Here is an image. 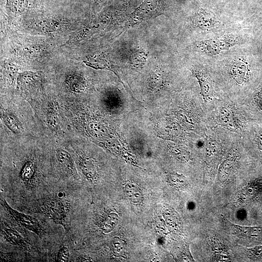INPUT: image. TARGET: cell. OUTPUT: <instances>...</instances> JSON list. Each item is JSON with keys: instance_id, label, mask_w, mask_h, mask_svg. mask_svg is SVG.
Wrapping results in <instances>:
<instances>
[{"instance_id": "cell-3", "label": "cell", "mask_w": 262, "mask_h": 262, "mask_svg": "<svg viewBox=\"0 0 262 262\" xmlns=\"http://www.w3.org/2000/svg\"><path fill=\"white\" fill-rule=\"evenodd\" d=\"M0 141H16L41 135L30 103L25 98L1 97Z\"/></svg>"}, {"instance_id": "cell-16", "label": "cell", "mask_w": 262, "mask_h": 262, "mask_svg": "<svg viewBox=\"0 0 262 262\" xmlns=\"http://www.w3.org/2000/svg\"><path fill=\"white\" fill-rule=\"evenodd\" d=\"M119 221L118 215L115 213H107L103 216L100 229L103 233H108L116 227Z\"/></svg>"}, {"instance_id": "cell-14", "label": "cell", "mask_w": 262, "mask_h": 262, "mask_svg": "<svg viewBox=\"0 0 262 262\" xmlns=\"http://www.w3.org/2000/svg\"><path fill=\"white\" fill-rule=\"evenodd\" d=\"M211 244L214 252L215 258L217 261L227 262L230 260L225 246L217 238L212 237Z\"/></svg>"}, {"instance_id": "cell-2", "label": "cell", "mask_w": 262, "mask_h": 262, "mask_svg": "<svg viewBox=\"0 0 262 262\" xmlns=\"http://www.w3.org/2000/svg\"><path fill=\"white\" fill-rule=\"evenodd\" d=\"M80 184L57 181L20 211L40 215L63 228L70 238L78 225V190Z\"/></svg>"}, {"instance_id": "cell-19", "label": "cell", "mask_w": 262, "mask_h": 262, "mask_svg": "<svg viewBox=\"0 0 262 262\" xmlns=\"http://www.w3.org/2000/svg\"><path fill=\"white\" fill-rule=\"evenodd\" d=\"M168 180L170 184L177 188H182L186 186L188 181L182 175L178 173H170L168 176Z\"/></svg>"}, {"instance_id": "cell-1", "label": "cell", "mask_w": 262, "mask_h": 262, "mask_svg": "<svg viewBox=\"0 0 262 262\" xmlns=\"http://www.w3.org/2000/svg\"><path fill=\"white\" fill-rule=\"evenodd\" d=\"M50 139L43 135L0 141V196L21 210L58 181L50 154Z\"/></svg>"}, {"instance_id": "cell-22", "label": "cell", "mask_w": 262, "mask_h": 262, "mask_svg": "<svg viewBox=\"0 0 262 262\" xmlns=\"http://www.w3.org/2000/svg\"><path fill=\"white\" fill-rule=\"evenodd\" d=\"M248 255L256 259H262V246H256L247 249Z\"/></svg>"}, {"instance_id": "cell-6", "label": "cell", "mask_w": 262, "mask_h": 262, "mask_svg": "<svg viewBox=\"0 0 262 262\" xmlns=\"http://www.w3.org/2000/svg\"><path fill=\"white\" fill-rule=\"evenodd\" d=\"M240 44V41L238 37L233 34H228L198 42L197 47L201 51L209 55H214Z\"/></svg>"}, {"instance_id": "cell-4", "label": "cell", "mask_w": 262, "mask_h": 262, "mask_svg": "<svg viewBox=\"0 0 262 262\" xmlns=\"http://www.w3.org/2000/svg\"><path fill=\"white\" fill-rule=\"evenodd\" d=\"M0 245L14 248V252L22 255L28 261L48 256L47 249L32 239L28 230L22 228L0 212Z\"/></svg>"}, {"instance_id": "cell-9", "label": "cell", "mask_w": 262, "mask_h": 262, "mask_svg": "<svg viewBox=\"0 0 262 262\" xmlns=\"http://www.w3.org/2000/svg\"><path fill=\"white\" fill-rule=\"evenodd\" d=\"M159 0H145L132 13L131 22L149 17L159 12L160 9Z\"/></svg>"}, {"instance_id": "cell-15", "label": "cell", "mask_w": 262, "mask_h": 262, "mask_svg": "<svg viewBox=\"0 0 262 262\" xmlns=\"http://www.w3.org/2000/svg\"><path fill=\"white\" fill-rule=\"evenodd\" d=\"M252 111L262 122V83L254 91L251 98Z\"/></svg>"}, {"instance_id": "cell-8", "label": "cell", "mask_w": 262, "mask_h": 262, "mask_svg": "<svg viewBox=\"0 0 262 262\" xmlns=\"http://www.w3.org/2000/svg\"><path fill=\"white\" fill-rule=\"evenodd\" d=\"M193 21L195 25L204 30H212L217 27L220 23L213 12L203 8L195 14Z\"/></svg>"}, {"instance_id": "cell-7", "label": "cell", "mask_w": 262, "mask_h": 262, "mask_svg": "<svg viewBox=\"0 0 262 262\" xmlns=\"http://www.w3.org/2000/svg\"><path fill=\"white\" fill-rule=\"evenodd\" d=\"M262 196V178L250 181L238 194L241 202L248 203L259 199Z\"/></svg>"}, {"instance_id": "cell-21", "label": "cell", "mask_w": 262, "mask_h": 262, "mask_svg": "<svg viewBox=\"0 0 262 262\" xmlns=\"http://www.w3.org/2000/svg\"><path fill=\"white\" fill-rule=\"evenodd\" d=\"M7 4L13 12H21L27 6L25 0H7Z\"/></svg>"}, {"instance_id": "cell-13", "label": "cell", "mask_w": 262, "mask_h": 262, "mask_svg": "<svg viewBox=\"0 0 262 262\" xmlns=\"http://www.w3.org/2000/svg\"><path fill=\"white\" fill-rule=\"evenodd\" d=\"M231 71L233 79L239 84L244 83L248 79V66L244 60L235 62L232 65Z\"/></svg>"}, {"instance_id": "cell-11", "label": "cell", "mask_w": 262, "mask_h": 262, "mask_svg": "<svg viewBox=\"0 0 262 262\" xmlns=\"http://www.w3.org/2000/svg\"><path fill=\"white\" fill-rule=\"evenodd\" d=\"M229 227L236 235L244 238H260L262 237V227H245L234 224L227 221Z\"/></svg>"}, {"instance_id": "cell-18", "label": "cell", "mask_w": 262, "mask_h": 262, "mask_svg": "<svg viewBox=\"0 0 262 262\" xmlns=\"http://www.w3.org/2000/svg\"><path fill=\"white\" fill-rule=\"evenodd\" d=\"M109 247L115 256H122L125 253L126 244L121 238L115 237L111 240Z\"/></svg>"}, {"instance_id": "cell-17", "label": "cell", "mask_w": 262, "mask_h": 262, "mask_svg": "<svg viewBox=\"0 0 262 262\" xmlns=\"http://www.w3.org/2000/svg\"><path fill=\"white\" fill-rule=\"evenodd\" d=\"M124 190L126 196L131 202L134 203H140L143 201L142 193L134 184L131 182L127 183Z\"/></svg>"}, {"instance_id": "cell-10", "label": "cell", "mask_w": 262, "mask_h": 262, "mask_svg": "<svg viewBox=\"0 0 262 262\" xmlns=\"http://www.w3.org/2000/svg\"><path fill=\"white\" fill-rule=\"evenodd\" d=\"M191 71L198 80L201 95L206 100H209L213 97L214 93L213 88L209 77L197 68H193Z\"/></svg>"}, {"instance_id": "cell-5", "label": "cell", "mask_w": 262, "mask_h": 262, "mask_svg": "<svg viewBox=\"0 0 262 262\" xmlns=\"http://www.w3.org/2000/svg\"><path fill=\"white\" fill-rule=\"evenodd\" d=\"M50 154L57 181L81 184L82 180L71 152L58 140L51 139Z\"/></svg>"}, {"instance_id": "cell-12", "label": "cell", "mask_w": 262, "mask_h": 262, "mask_svg": "<svg viewBox=\"0 0 262 262\" xmlns=\"http://www.w3.org/2000/svg\"><path fill=\"white\" fill-rule=\"evenodd\" d=\"M237 154L235 151L231 152L226 160L221 164L218 172V180L221 182L226 181L234 170L237 161Z\"/></svg>"}, {"instance_id": "cell-20", "label": "cell", "mask_w": 262, "mask_h": 262, "mask_svg": "<svg viewBox=\"0 0 262 262\" xmlns=\"http://www.w3.org/2000/svg\"><path fill=\"white\" fill-rule=\"evenodd\" d=\"M219 118L221 122L224 125L228 127L233 126L234 118L232 113L229 109L225 107L222 108L219 113Z\"/></svg>"}, {"instance_id": "cell-24", "label": "cell", "mask_w": 262, "mask_h": 262, "mask_svg": "<svg viewBox=\"0 0 262 262\" xmlns=\"http://www.w3.org/2000/svg\"><path fill=\"white\" fill-rule=\"evenodd\" d=\"M96 2L98 3H101L103 2L105 0H95Z\"/></svg>"}, {"instance_id": "cell-23", "label": "cell", "mask_w": 262, "mask_h": 262, "mask_svg": "<svg viewBox=\"0 0 262 262\" xmlns=\"http://www.w3.org/2000/svg\"><path fill=\"white\" fill-rule=\"evenodd\" d=\"M252 18L253 21H257L260 23L262 22V10L257 14L254 15Z\"/></svg>"}]
</instances>
